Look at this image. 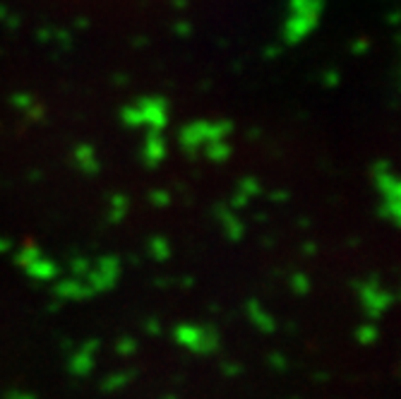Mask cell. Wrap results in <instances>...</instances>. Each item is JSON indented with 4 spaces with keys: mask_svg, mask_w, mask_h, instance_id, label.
<instances>
[{
    "mask_svg": "<svg viewBox=\"0 0 401 399\" xmlns=\"http://www.w3.org/2000/svg\"><path fill=\"white\" fill-rule=\"evenodd\" d=\"M24 399H27V397H24Z\"/></svg>",
    "mask_w": 401,
    "mask_h": 399,
    "instance_id": "6da1fadb",
    "label": "cell"
}]
</instances>
